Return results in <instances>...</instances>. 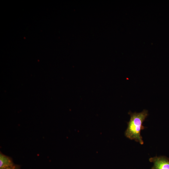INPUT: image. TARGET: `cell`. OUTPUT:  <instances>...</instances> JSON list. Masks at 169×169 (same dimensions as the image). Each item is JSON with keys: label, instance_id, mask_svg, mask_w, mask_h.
<instances>
[{"label": "cell", "instance_id": "cell-3", "mask_svg": "<svg viewBox=\"0 0 169 169\" xmlns=\"http://www.w3.org/2000/svg\"><path fill=\"white\" fill-rule=\"evenodd\" d=\"M12 158L0 152V169H3L10 167L14 165Z\"/></svg>", "mask_w": 169, "mask_h": 169}, {"label": "cell", "instance_id": "cell-1", "mask_svg": "<svg viewBox=\"0 0 169 169\" xmlns=\"http://www.w3.org/2000/svg\"><path fill=\"white\" fill-rule=\"evenodd\" d=\"M130 119L127 122V127L125 131V136L131 140H134L143 145L144 141L141 135V130L145 128L143 123L148 115L147 110H144L140 113H132L130 112Z\"/></svg>", "mask_w": 169, "mask_h": 169}, {"label": "cell", "instance_id": "cell-2", "mask_svg": "<svg viewBox=\"0 0 169 169\" xmlns=\"http://www.w3.org/2000/svg\"><path fill=\"white\" fill-rule=\"evenodd\" d=\"M149 161L153 163L152 169H169V158L166 156L151 157Z\"/></svg>", "mask_w": 169, "mask_h": 169}, {"label": "cell", "instance_id": "cell-4", "mask_svg": "<svg viewBox=\"0 0 169 169\" xmlns=\"http://www.w3.org/2000/svg\"><path fill=\"white\" fill-rule=\"evenodd\" d=\"M3 169H20V168L18 165L15 164L12 166Z\"/></svg>", "mask_w": 169, "mask_h": 169}]
</instances>
